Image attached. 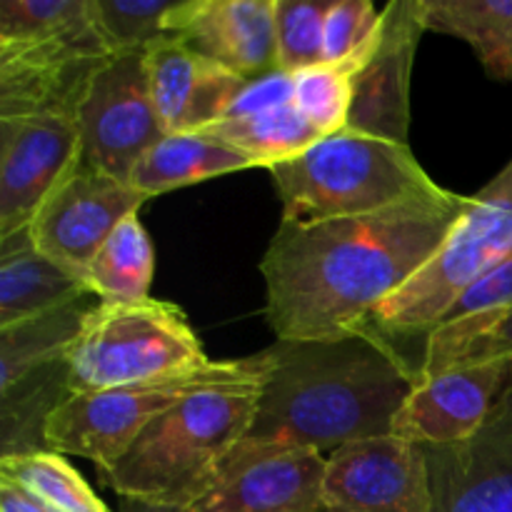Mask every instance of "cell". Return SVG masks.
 Returning a JSON list of instances; mask_svg holds the SVG:
<instances>
[{
	"instance_id": "cell-15",
	"label": "cell",
	"mask_w": 512,
	"mask_h": 512,
	"mask_svg": "<svg viewBox=\"0 0 512 512\" xmlns=\"http://www.w3.org/2000/svg\"><path fill=\"white\" fill-rule=\"evenodd\" d=\"M373 55L353 83L348 128L353 133L408 143L410 78L415 53L425 33L420 0H390Z\"/></svg>"
},
{
	"instance_id": "cell-26",
	"label": "cell",
	"mask_w": 512,
	"mask_h": 512,
	"mask_svg": "<svg viewBox=\"0 0 512 512\" xmlns=\"http://www.w3.org/2000/svg\"><path fill=\"white\" fill-rule=\"evenodd\" d=\"M512 353V308L488 318L443 323L425 338L420 383L465 363Z\"/></svg>"
},
{
	"instance_id": "cell-3",
	"label": "cell",
	"mask_w": 512,
	"mask_h": 512,
	"mask_svg": "<svg viewBox=\"0 0 512 512\" xmlns=\"http://www.w3.org/2000/svg\"><path fill=\"white\" fill-rule=\"evenodd\" d=\"M268 378L198 390L155 418L113 465L98 468V480L145 508L188 510L215 488L250 435Z\"/></svg>"
},
{
	"instance_id": "cell-11",
	"label": "cell",
	"mask_w": 512,
	"mask_h": 512,
	"mask_svg": "<svg viewBox=\"0 0 512 512\" xmlns=\"http://www.w3.org/2000/svg\"><path fill=\"white\" fill-rule=\"evenodd\" d=\"M323 503L335 512H433L425 448L398 435H380L333 450Z\"/></svg>"
},
{
	"instance_id": "cell-10",
	"label": "cell",
	"mask_w": 512,
	"mask_h": 512,
	"mask_svg": "<svg viewBox=\"0 0 512 512\" xmlns=\"http://www.w3.org/2000/svg\"><path fill=\"white\" fill-rule=\"evenodd\" d=\"M145 195L130 183L80 163L60 180L30 225L33 245L85 283L90 263L128 215L140 213Z\"/></svg>"
},
{
	"instance_id": "cell-7",
	"label": "cell",
	"mask_w": 512,
	"mask_h": 512,
	"mask_svg": "<svg viewBox=\"0 0 512 512\" xmlns=\"http://www.w3.org/2000/svg\"><path fill=\"white\" fill-rule=\"evenodd\" d=\"M270 370H273V353L268 348L250 358L210 360L205 368L190 373L100 390V393L68 395L45 418L43 443L53 453L80 455L95 463V468H108L120 455H125V450L155 418L168 413L193 393L213 385L268 378Z\"/></svg>"
},
{
	"instance_id": "cell-19",
	"label": "cell",
	"mask_w": 512,
	"mask_h": 512,
	"mask_svg": "<svg viewBox=\"0 0 512 512\" xmlns=\"http://www.w3.org/2000/svg\"><path fill=\"white\" fill-rule=\"evenodd\" d=\"M85 295L88 285L45 258L30 230L0 240V328L68 308Z\"/></svg>"
},
{
	"instance_id": "cell-22",
	"label": "cell",
	"mask_w": 512,
	"mask_h": 512,
	"mask_svg": "<svg viewBox=\"0 0 512 512\" xmlns=\"http://www.w3.org/2000/svg\"><path fill=\"white\" fill-rule=\"evenodd\" d=\"M425 30L473 45L485 73L512 80V0H420Z\"/></svg>"
},
{
	"instance_id": "cell-17",
	"label": "cell",
	"mask_w": 512,
	"mask_h": 512,
	"mask_svg": "<svg viewBox=\"0 0 512 512\" xmlns=\"http://www.w3.org/2000/svg\"><path fill=\"white\" fill-rule=\"evenodd\" d=\"M165 35L240 78L278 70L275 0H178Z\"/></svg>"
},
{
	"instance_id": "cell-23",
	"label": "cell",
	"mask_w": 512,
	"mask_h": 512,
	"mask_svg": "<svg viewBox=\"0 0 512 512\" xmlns=\"http://www.w3.org/2000/svg\"><path fill=\"white\" fill-rule=\"evenodd\" d=\"M200 133L248 155L255 168L263 165L268 170L273 165L298 158L318 140H323V135L298 113L293 103L263 110V113L223 118Z\"/></svg>"
},
{
	"instance_id": "cell-27",
	"label": "cell",
	"mask_w": 512,
	"mask_h": 512,
	"mask_svg": "<svg viewBox=\"0 0 512 512\" xmlns=\"http://www.w3.org/2000/svg\"><path fill=\"white\" fill-rule=\"evenodd\" d=\"M365 63L368 60L338 65L323 63L293 75V105L323 138L348 128L355 75L363 70Z\"/></svg>"
},
{
	"instance_id": "cell-29",
	"label": "cell",
	"mask_w": 512,
	"mask_h": 512,
	"mask_svg": "<svg viewBox=\"0 0 512 512\" xmlns=\"http://www.w3.org/2000/svg\"><path fill=\"white\" fill-rule=\"evenodd\" d=\"M178 0H90L93 20L110 53L143 50L165 35V20Z\"/></svg>"
},
{
	"instance_id": "cell-14",
	"label": "cell",
	"mask_w": 512,
	"mask_h": 512,
	"mask_svg": "<svg viewBox=\"0 0 512 512\" xmlns=\"http://www.w3.org/2000/svg\"><path fill=\"white\" fill-rule=\"evenodd\" d=\"M512 385V353L465 363L413 390L393 420V435L430 448L473 438Z\"/></svg>"
},
{
	"instance_id": "cell-5",
	"label": "cell",
	"mask_w": 512,
	"mask_h": 512,
	"mask_svg": "<svg viewBox=\"0 0 512 512\" xmlns=\"http://www.w3.org/2000/svg\"><path fill=\"white\" fill-rule=\"evenodd\" d=\"M198 335L165 300H100L88 308L65 353L68 395L100 393L205 368Z\"/></svg>"
},
{
	"instance_id": "cell-2",
	"label": "cell",
	"mask_w": 512,
	"mask_h": 512,
	"mask_svg": "<svg viewBox=\"0 0 512 512\" xmlns=\"http://www.w3.org/2000/svg\"><path fill=\"white\" fill-rule=\"evenodd\" d=\"M273 373L248 440L273 448L338 450L393 435V420L420 383V360L368 325L323 343H275Z\"/></svg>"
},
{
	"instance_id": "cell-4",
	"label": "cell",
	"mask_w": 512,
	"mask_h": 512,
	"mask_svg": "<svg viewBox=\"0 0 512 512\" xmlns=\"http://www.w3.org/2000/svg\"><path fill=\"white\" fill-rule=\"evenodd\" d=\"M283 220L355 218L440 193L408 143L340 130L298 158L270 168Z\"/></svg>"
},
{
	"instance_id": "cell-9",
	"label": "cell",
	"mask_w": 512,
	"mask_h": 512,
	"mask_svg": "<svg viewBox=\"0 0 512 512\" xmlns=\"http://www.w3.org/2000/svg\"><path fill=\"white\" fill-rule=\"evenodd\" d=\"M113 55L90 18L45 38L0 43V118L50 115L75 123L93 70Z\"/></svg>"
},
{
	"instance_id": "cell-24",
	"label": "cell",
	"mask_w": 512,
	"mask_h": 512,
	"mask_svg": "<svg viewBox=\"0 0 512 512\" xmlns=\"http://www.w3.org/2000/svg\"><path fill=\"white\" fill-rule=\"evenodd\" d=\"M155 273L153 240L140 223V213L128 215L110 233L90 263L85 285L100 300H145Z\"/></svg>"
},
{
	"instance_id": "cell-6",
	"label": "cell",
	"mask_w": 512,
	"mask_h": 512,
	"mask_svg": "<svg viewBox=\"0 0 512 512\" xmlns=\"http://www.w3.org/2000/svg\"><path fill=\"white\" fill-rule=\"evenodd\" d=\"M512 253V160L475 195L438 253L373 315L393 340L428 338L455 303Z\"/></svg>"
},
{
	"instance_id": "cell-13",
	"label": "cell",
	"mask_w": 512,
	"mask_h": 512,
	"mask_svg": "<svg viewBox=\"0 0 512 512\" xmlns=\"http://www.w3.org/2000/svg\"><path fill=\"white\" fill-rule=\"evenodd\" d=\"M328 458L245 438L205 498L183 512H323Z\"/></svg>"
},
{
	"instance_id": "cell-25",
	"label": "cell",
	"mask_w": 512,
	"mask_h": 512,
	"mask_svg": "<svg viewBox=\"0 0 512 512\" xmlns=\"http://www.w3.org/2000/svg\"><path fill=\"white\" fill-rule=\"evenodd\" d=\"M0 478L15 483L55 512H108L83 475L48 448L3 455Z\"/></svg>"
},
{
	"instance_id": "cell-30",
	"label": "cell",
	"mask_w": 512,
	"mask_h": 512,
	"mask_svg": "<svg viewBox=\"0 0 512 512\" xmlns=\"http://www.w3.org/2000/svg\"><path fill=\"white\" fill-rule=\"evenodd\" d=\"M383 15L370 0H333L325 18L323 63L368 60L380 40Z\"/></svg>"
},
{
	"instance_id": "cell-1",
	"label": "cell",
	"mask_w": 512,
	"mask_h": 512,
	"mask_svg": "<svg viewBox=\"0 0 512 512\" xmlns=\"http://www.w3.org/2000/svg\"><path fill=\"white\" fill-rule=\"evenodd\" d=\"M470 195L440 190L378 213L280 220L260 273L265 318L278 343H323L360 333L370 315L428 265Z\"/></svg>"
},
{
	"instance_id": "cell-31",
	"label": "cell",
	"mask_w": 512,
	"mask_h": 512,
	"mask_svg": "<svg viewBox=\"0 0 512 512\" xmlns=\"http://www.w3.org/2000/svg\"><path fill=\"white\" fill-rule=\"evenodd\" d=\"M90 18V0H0V43L63 33Z\"/></svg>"
},
{
	"instance_id": "cell-21",
	"label": "cell",
	"mask_w": 512,
	"mask_h": 512,
	"mask_svg": "<svg viewBox=\"0 0 512 512\" xmlns=\"http://www.w3.org/2000/svg\"><path fill=\"white\" fill-rule=\"evenodd\" d=\"M88 308L80 303L0 328V395H10L45 370L65 363Z\"/></svg>"
},
{
	"instance_id": "cell-8",
	"label": "cell",
	"mask_w": 512,
	"mask_h": 512,
	"mask_svg": "<svg viewBox=\"0 0 512 512\" xmlns=\"http://www.w3.org/2000/svg\"><path fill=\"white\" fill-rule=\"evenodd\" d=\"M83 160L130 183L135 163L165 138L143 50L113 53L93 70L75 113Z\"/></svg>"
},
{
	"instance_id": "cell-20",
	"label": "cell",
	"mask_w": 512,
	"mask_h": 512,
	"mask_svg": "<svg viewBox=\"0 0 512 512\" xmlns=\"http://www.w3.org/2000/svg\"><path fill=\"white\" fill-rule=\"evenodd\" d=\"M255 168L248 155L203 133L165 135L135 163L130 185L145 198L203 183L218 175Z\"/></svg>"
},
{
	"instance_id": "cell-32",
	"label": "cell",
	"mask_w": 512,
	"mask_h": 512,
	"mask_svg": "<svg viewBox=\"0 0 512 512\" xmlns=\"http://www.w3.org/2000/svg\"><path fill=\"white\" fill-rule=\"evenodd\" d=\"M293 85V73H285V70H270V73L258 75V78H248L240 93L235 95L225 118H238V115L263 113V110L290 105L293 103Z\"/></svg>"
},
{
	"instance_id": "cell-34",
	"label": "cell",
	"mask_w": 512,
	"mask_h": 512,
	"mask_svg": "<svg viewBox=\"0 0 512 512\" xmlns=\"http://www.w3.org/2000/svg\"><path fill=\"white\" fill-rule=\"evenodd\" d=\"M323 512H335V510H323Z\"/></svg>"
},
{
	"instance_id": "cell-18",
	"label": "cell",
	"mask_w": 512,
	"mask_h": 512,
	"mask_svg": "<svg viewBox=\"0 0 512 512\" xmlns=\"http://www.w3.org/2000/svg\"><path fill=\"white\" fill-rule=\"evenodd\" d=\"M145 65L165 135L200 133L218 123L248 80L203 58L173 35H160L145 48Z\"/></svg>"
},
{
	"instance_id": "cell-33",
	"label": "cell",
	"mask_w": 512,
	"mask_h": 512,
	"mask_svg": "<svg viewBox=\"0 0 512 512\" xmlns=\"http://www.w3.org/2000/svg\"><path fill=\"white\" fill-rule=\"evenodd\" d=\"M0 512H55L23 488L0 478Z\"/></svg>"
},
{
	"instance_id": "cell-12",
	"label": "cell",
	"mask_w": 512,
	"mask_h": 512,
	"mask_svg": "<svg viewBox=\"0 0 512 512\" xmlns=\"http://www.w3.org/2000/svg\"><path fill=\"white\" fill-rule=\"evenodd\" d=\"M80 158L73 120L0 118V240L30 230L45 200Z\"/></svg>"
},
{
	"instance_id": "cell-16",
	"label": "cell",
	"mask_w": 512,
	"mask_h": 512,
	"mask_svg": "<svg viewBox=\"0 0 512 512\" xmlns=\"http://www.w3.org/2000/svg\"><path fill=\"white\" fill-rule=\"evenodd\" d=\"M423 448L433 512H512V385L473 438Z\"/></svg>"
},
{
	"instance_id": "cell-28",
	"label": "cell",
	"mask_w": 512,
	"mask_h": 512,
	"mask_svg": "<svg viewBox=\"0 0 512 512\" xmlns=\"http://www.w3.org/2000/svg\"><path fill=\"white\" fill-rule=\"evenodd\" d=\"M333 0H275V38L278 70H300L323 65L325 18Z\"/></svg>"
}]
</instances>
